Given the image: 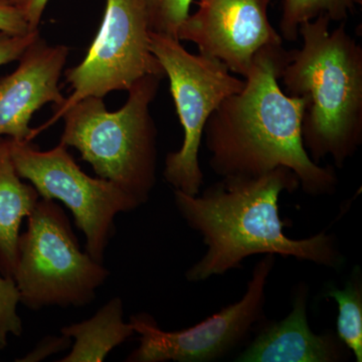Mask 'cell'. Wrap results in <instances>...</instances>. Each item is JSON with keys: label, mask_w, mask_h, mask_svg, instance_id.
<instances>
[{"label": "cell", "mask_w": 362, "mask_h": 362, "mask_svg": "<svg viewBox=\"0 0 362 362\" xmlns=\"http://www.w3.org/2000/svg\"><path fill=\"white\" fill-rule=\"evenodd\" d=\"M291 58L282 45L261 49L245 78L244 89L226 98L204 130L209 166L226 177H257L285 166L306 194H331L338 178L332 166L315 163L305 149V103L288 96L279 78Z\"/></svg>", "instance_id": "cell-1"}, {"label": "cell", "mask_w": 362, "mask_h": 362, "mask_svg": "<svg viewBox=\"0 0 362 362\" xmlns=\"http://www.w3.org/2000/svg\"><path fill=\"white\" fill-rule=\"evenodd\" d=\"M300 187L291 169L280 166L257 177H226L202 195L175 189L176 209L207 246L204 256L187 272L189 282H202L233 269L254 255H280L339 269L344 263L337 238L321 232L303 240L284 233L279 199Z\"/></svg>", "instance_id": "cell-2"}, {"label": "cell", "mask_w": 362, "mask_h": 362, "mask_svg": "<svg viewBox=\"0 0 362 362\" xmlns=\"http://www.w3.org/2000/svg\"><path fill=\"white\" fill-rule=\"evenodd\" d=\"M319 16L298 28L303 44L283 69L284 92L305 106L302 140L315 163L332 157L341 168L362 142V47L345 28L329 30Z\"/></svg>", "instance_id": "cell-3"}, {"label": "cell", "mask_w": 362, "mask_h": 362, "mask_svg": "<svg viewBox=\"0 0 362 362\" xmlns=\"http://www.w3.org/2000/svg\"><path fill=\"white\" fill-rule=\"evenodd\" d=\"M162 76L147 75L128 90L127 102L107 110L103 98L81 100L62 115V144L74 147L98 177L116 183L140 206L156 185L158 147L156 124L150 111Z\"/></svg>", "instance_id": "cell-4"}, {"label": "cell", "mask_w": 362, "mask_h": 362, "mask_svg": "<svg viewBox=\"0 0 362 362\" xmlns=\"http://www.w3.org/2000/svg\"><path fill=\"white\" fill-rule=\"evenodd\" d=\"M28 221L13 274L21 303L33 311L92 303L110 273L81 250L62 206L40 199Z\"/></svg>", "instance_id": "cell-5"}, {"label": "cell", "mask_w": 362, "mask_h": 362, "mask_svg": "<svg viewBox=\"0 0 362 362\" xmlns=\"http://www.w3.org/2000/svg\"><path fill=\"white\" fill-rule=\"evenodd\" d=\"M150 49L169 78L185 133L180 149L166 156L163 177L175 190L197 195L204 183L199 156L204 127L226 98L244 89L245 80L218 59L190 54L169 35L150 33Z\"/></svg>", "instance_id": "cell-6"}, {"label": "cell", "mask_w": 362, "mask_h": 362, "mask_svg": "<svg viewBox=\"0 0 362 362\" xmlns=\"http://www.w3.org/2000/svg\"><path fill=\"white\" fill-rule=\"evenodd\" d=\"M9 148L18 175L30 181L40 199L59 201L70 209L84 233L86 252L103 263L116 216L141 206L116 183L86 175L62 143L42 151L32 141L9 138Z\"/></svg>", "instance_id": "cell-7"}, {"label": "cell", "mask_w": 362, "mask_h": 362, "mask_svg": "<svg viewBox=\"0 0 362 362\" xmlns=\"http://www.w3.org/2000/svg\"><path fill=\"white\" fill-rule=\"evenodd\" d=\"M148 14L145 0H106L101 28L82 63L65 71L73 90L37 136L51 127L73 105L88 97L104 98L114 90H128L147 75L165 77L150 49Z\"/></svg>", "instance_id": "cell-8"}, {"label": "cell", "mask_w": 362, "mask_h": 362, "mask_svg": "<svg viewBox=\"0 0 362 362\" xmlns=\"http://www.w3.org/2000/svg\"><path fill=\"white\" fill-rule=\"evenodd\" d=\"M274 264L275 255H266L255 266L247 291L239 302L187 329L169 332L162 330L148 314L131 316L129 322L140 335V344L126 361L207 362L225 356L262 318L267 280Z\"/></svg>", "instance_id": "cell-9"}, {"label": "cell", "mask_w": 362, "mask_h": 362, "mask_svg": "<svg viewBox=\"0 0 362 362\" xmlns=\"http://www.w3.org/2000/svg\"><path fill=\"white\" fill-rule=\"evenodd\" d=\"M271 1L197 0L199 8L181 23L178 40L194 42L202 56L246 78L261 49L283 44L269 21Z\"/></svg>", "instance_id": "cell-10"}, {"label": "cell", "mask_w": 362, "mask_h": 362, "mask_svg": "<svg viewBox=\"0 0 362 362\" xmlns=\"http://www.w3.org/2000/svg\"><path fill=\"white\" fill-rule=\"evenodd\" d=\"M69 52L66 45H49L40 37L23 52L18 68L0 78V137L32 141L33 114L45 104L63 103L59 78Z\"/></svg>", "instance_id": "cell-11"}, {"label": "cell", "mask_w": 362, "mask_h": 362, "mask_svg": "<svg viewBox=\"0 0 362 362\" xmlns=\"http://www.w3.org/2000/svg\"><path fill=\"white\" fill-rule=\"evenodd\" d=\"M307 290L301 288L292 311L269 326L235 359L239 362H337L344 361L346 346L333 334H315L307 318Z\"/></svg>", "instance_id": "cell-12"}, {"label": "cell", "mask_w": 362, "mask_h": 362, "mask_svg": "<svg viewBox=\"0 0 362 362\" xmlns=\"http://www.w3.org/2000/svg\"><path fill=\"white\" fill-rule=\"evenodd\" d=\"M21 180L11 158L9 138L0 137V272L13 279L21 223L40 199L37 189Z\"/></svg>", "instance_id": "cell-13"}, {"label": "cell", "mask_w": 362, "mask_h": 362, "mask_svg": "<svg viewBox=\"0 0 362 362\" xmlns=\"http://www.w3.org/2000/svg\"><path fill=\"white\" fill-rule=\"evenodd\" d=\"M124 305L119 297L104 305L94 316L62 328V334L74 340L73 347L61 362H101L119 345L135 334L123 319Z\"/></svg>", "instance_id": "cell-14"}, {"label": "cell", "mask_w": 362, "mask_h": 362, "mask_svg": "<svg viewBox=\"0 0 362 362\" xmlns=\"http://www.w3.org/2000/svg\"><path fill=\"white\" fill-rule=\"evenodd\" d=\"M326 296L337 302V337L354 352L357 362L362 361V285L361 271L356 270L343 289L329 288Z\"/></svg>", "instance_id": "cell-15"}, {"label": "cell", "mask_w": 362, "mask_h": 362, "mask_svg": "<svg viewBox=\"0 0 362 362\" xmlns=\"http://www.w3.org/2000/svg\"><path fill=\"white\" fill-rule=\"evenodd\" d=\"M356 4L358 0H283L281 37L288 42H295L299 37V26L319 16L343 23L354 13Z\"/></svg>", "instance_id": "cell-16"}, {"label": "cell", "mask_w": 362, "mask_h": 362, "mask_svg": "<svg viewBox=\"0 0 362 362\" xmlns=\"http://www.w3.org/2000/svg\"><path fill=\"white\" fill-rule=\"evenodd\" d=\"M150 30L178 40L180 26L189 14L192 0H145Z\"/></svg>", "instance_id": "cell-17"}, {"label": "cell", "mask_w": 362, "mask_h": 362, "mask_svg": "<svg viewBox=\"0 0 362 362\" xmlns=\"http://www.w3.org/2000/svg\"><path fill=\"white\" fill-rule=\"evenodd\" d=\"M20 293L13 278L0 276V350L6 349L9 335L21 337L23 322L18 313Z\"/></svg>", "instance_id": "cell-18"}, {"label": "cell", "mask_w": 362, "mask_h": 362, "mask_svg": "<svg viewBox=\"0 0 362 362\" xmlns=\"http://www.w3.org/2000/svg\"><path fill=\"white\" fill-rule=\"evenodd\" d=\"M40 37V30L13 35L0 30V66L18 61L23 52Z\"/></svg>", "instance_id": "cell-19"}, {"label": "cell", "mask_w": 362, "mask_h": 362, "mask_svg": "<svg viewBox=\"0 0 362 362\" xmlns=\"http://www.w3.org/2000/svg\"><path fill=\"white\" fill-rule=\"evenodd\" d=\"M0 30L13 35H26L33 32L23 14L7 0H0Z\"/></svg>", "instance_id": "cell-20"}, {"label": "cell", "mask_w": 362, "mask_h": 362, "mask_svg": "<svg viewBox=\"0 0 362 362\" xmlns=\"http://www.w3.org/2000/svg\"><path fill=\"white\" fill-rule=\"evenodd\" d=\"M25 18L30 30H37L49 0H7Z\"/></svg>", "instance_id": "cell-21"}, {"label": "cell", "mask_w": 362, "mask_h": 362, "mask_svg": "<svg viewBox=\"0 0 362 362\" xmlns=\"http://www.w3.org/2000/svg\"><path fill=\"white\" fill-rule=\"evenodd\" d=\"M71 340L70 338L62 334L61 337H49L45 341L40 343L33 352H30L23 361H39L45 357L62 351L70 346Z\"/></svg>", "instance_id": "cell-22"}]
</instances>
